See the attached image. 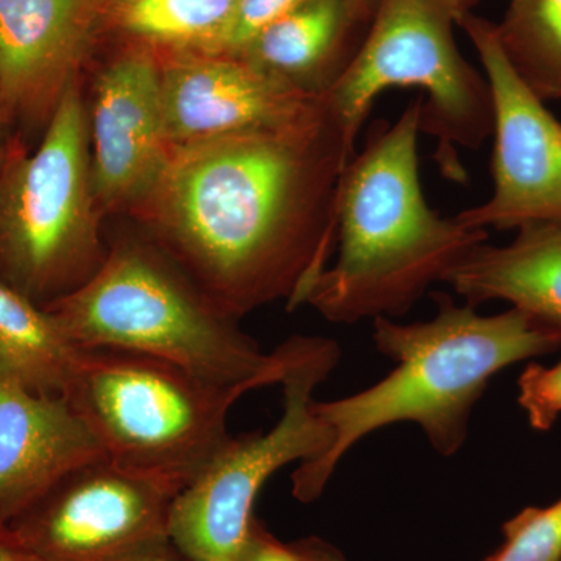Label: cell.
Returning <instances> with one entry per match:
<instances>
[{
	"label": "cell",
	"instance_id": "obj_1",
	"mask_svg": "<svg viewBox=\"0 0 561 561\" xmlns=\"http://www.w3.org/2000/svg\"><path fill=\"white\" fill-rule=\"evenodd\" d=\"M353 158L328 105L297 127L173 146L146 202L164 251L221 312L238 320L279 298L291 309L337 243Z\"/></svg>",
	"mask_w": 561,
	"mask_h": 561
},
{
	"label": "cell",
	"instance_id": "obj_2",
	"mask_svg": "<svg viewBox=\"0 0 561 561\" xmlns=\"http://www.w3.org/2000/svg\"><path fill=\"white\" fill-rule=\"evenodd\" d=\"M437 306L434 319L419 323L375 320L373 342L397 368L359 393L316 401L317 415L330 427L331 446L295 470V500H319L345 454L391 424H416L435 451L454 456L467 440L476 402L497 373L561 350L559 335L518 309L481 316L474 306L456 305L443 294Z\"/></svg>",
	"mask_w": 561,
	"mask_h": 561
},
{
	"label": "cell",
	"instance_id": "obj_3",
	"mask_svg": "<svg viewBox=\"0 0 561 561\" xmlns=\"http://www.w3.org/2000/svg\"><path fill=\"white\" fill-rule=\"evenodd\" d=\"M421 106L415 101L391 125H379L346 165L337 195V261L309 294L334 323L404 316L489 232L445 219L431 208L419 172Z\"/></svg>",
	"mask_w": 561,
	"mask_h": 561
},
{
	"label": "cell",
	"instance_id": "obj_4",
	"mask_svg": "<svg viewBox=\"0 0 561 561\" xmlns=\"http://www.w3.org/2000/svg\"><path fill=\"white\" fill-rule=\"evenodd\" d=\"M80 348L138 351L249 393L280 383L287 342L264 353L164 250L122 241L87 284L47 306Z\"/></svg>",
	"mask_w": 561,
	"mask_h": 561
},
{
	"label": "cell",
	"instance_id": "obj_5",
	"mask_svg": "<svg viewBox=\"0 0 561 561\" xmlns=\"http://www.w3.org/2000/svg\"><path fill=\"white\" fill-rule=\"evenodd\" d=\"M243 394L150 354L92 346L65 400L110 460L179 494L230 442L228 413Z\"/></svg>",
	"mask_w": 561,
	"mask_h": 561
},
{
	"label": "cell",
	"instance_id": "obj_6",
	"mask_svg": "<svg viewBox=\"0 0 561 561\" xmlns=\"http://www.w3.org/2000/svg\"><path fill=\"white\" fill-rule=\"evenodd\" d=\"M465 0H379L359 47L324 94L350 153L373 103L393 88H419L421 131L437 142L434 160L446 179L463 183L460 150H478L493 135V101L485 73L457 47Z\"/></svg>",
	"mask_w": 561,
	"mask_h": 561
},
{
	"label": "cell",
	"instance_id": "obj_7",
	"mask_svg": "<svg viewBox=\"0 0 561 561\" xmlns=\"http://www.w3.org/2000/svg\"><path fill=\"white\" fill-rule=\"evenodd\" d=\"M94 202L90 119L73 80L38 149L10 147L0 171V280L43 309L87 284L108 254Z\"/></svg>",
	"mask_w": 561,
	"mask_h": 561
},
{
	"label": "cell",
	"instance_id": "obj_8",
	"mask_svg": "<svg viewBox=\"0 0 561 561\" xmlns=\"http://www.w3.org/2000/svg\"><path fill=\"white\" fill-rule=\"evenodd\" d=\"M283 415L267 432L232 435L209 467L176 494L169 538L192 561H236L262 486L286 465L319 459L331 431L317 415L313 391L341 359L337 343L295 335L287 341Z\"/></svg>",
	"mask_w": 561,
	"mask_h": 561
},
{
	"label": "cell",
	"instance_id": "obj_9",
	"mask_svg": "<svg viewBox=\"0 0 561 561\" xmlns=\"http://www.w3.org/2000/svg\"><path fill=\"white\" fill-rule=\"evenodd\" d=\"M175 496L102 454L62 474L10 527L39 561H127L168 540Z\"/></svg>",
	"mask_w": 561,
	"mask_h": 561
},
{
	"label": "cell",
	"instance_id": "obj_10",
	"mask_svg": "<svg viewBox=\"0 0 561 561\" xmlns=\"http://www.w3.org/2000/svg\"><path fill=\"white\" fill-rule=\"evenodd\" d=\"M489 80L493 101L494 190L490 201L456 219L468 228L518 230L561 220V122L512 68L496 24L470 10L457 18Z\"/></svg>",
	"mask_w": 561,
	"mask_h": 561
},
{
	"label": "cell",
	"instance_id": "obj_11",
	"mask_svg": "<svg viewBox=\"0 0 561 561\" xmlns=\"http://www.w3.org/2000/svg\"><path fill=\"white\" fill-rule=\"evenodd\" d=\"M162 114L172 146L306 124L327 99L231 55L181 54L161 68Z\"/></svg>",
	"mask_w": 561,
	"mask_h": 561
},
{
	"label": "cell",
	"instance_id": "obj_12",
	"mask_svg": "<svg viewBox=\"0 0 561 561\" xmlns=\"http://www.w3.org/2000/svg\"><path fill=\"white\" fill-rule=\"evenodd\" d=\"M91 180L106 206L149 198L172 151L162 114L161 66L147 50L111 62L95 83Z\"/></svg>",
	"mask_w": 561,
	"mask_h": 561
},
{
	"label": "cell",
	"instance_id": "obj_13",
	"mask_svg": "<svg viewBox=\"0 0 561 561\" xmlns=\"http://www.w3.org/2000/svg\"><path fill=\"white\" fill-rule=\"evenodd\" d=\"M92 0H0V101L7 124L54 113L76 80Z\"/></svg>",
	"mask_w": 561,
	"mask_h": 561
},
{
	"label": "cell",
	"instance_id": "obj_14",
	"mask_svg": "<svg viewBox=\"0 0 561 561\" xmlns=\"http://www.w3.org/2000/svg\"><path fill=\"white\" fill-rule=\"evenodd\" d=\"M102 454L65 398L39 397L0 371V526H10L62 474Z\"/></svg>",
	"mask_w": 561,
	"mask_h": 561
},
{
	"label": "cell",
	"instance_id": "obj_15",
	"mask_svg": "<svg viewBox=\"0 0 561 561\" xmlns=\"http://www.w3.org/2000/svg\"><path fill=\"white\" fill-rule=\"evenodd\" d=\"M445 283L474 308L511 302L561 339V220L523 225L505 245L482 243Z\"/></svg>",
	"mask_w": 561,
	"mask_h": 561
},
{
	"label": "cell",
	"instance_id": "obj_16",
	"mask_svg": "<svg viewBox=\"0 0 561 561\" xmlns=\"http://www.w3.org/2000/svg\"><path fill=\"white\" fill-rule=\"evenodd\" d=\"M367 28L346 0H308L273 22L238 55L251 66L323 98L357 47L354 33Z\"/></svg>",
	"mask_w": 561,
	"mask_h": 561
},
{
	"label": "cell",
	"instance_id": "obj_17",
	"mask_svg": "<svg viewBox=\"0 0 561 561\" xmlns=\"http://www.w3.org/2000/svg\"><path fill=\"white\" fill-rule=\"evenodd\" d=\"M80 350L49 311L0 280V371L39 397L65 398Z\"/></svg>",
	"mask_w": 561,
	"mask_h": 561
},
{
	"label": "cell",
	"instance_id": "obj_18",
	"mask_svg": "<svg viewBox=\"0 0 561 561\" xmlns=\"http://www.w3.org/2000/svg\"><path fill=\"white\" fill-rule=\"evenodd\" d=\"M239 0H108L114 24L183 54H224Z\"/></svg>",
	"mask_w": 561,
	"mask_h": 561
},
{
	"label": "cell",
	"instance_id": "obj_19",
	"mask_svg": "<svg viewBox=\"0 0 561 561\" xmlns=\"http://www.w3.org/2000/svg\"><path fill=\"white\" fill-rule=\"evenodd\" d=\"M496 33L524 83L541 101H561V0H511Z\"/></svg>",
	"mask_w": 561,
	"mask_h": 561
},
{
	"label": "cell",
	"instance_id": "obj_20",
	"mask_svg": "<svg viewBox=\"0 0 561 561\" xmlns=\"http://www.w3.org/2000/svg\"><path fill=\"white\" fill-rule=\"evenodd\" d=\"M504 542L485 561H561V497L527 507L502 527Z\"/></svg>",
	"mask_w": 561,
	"mask_h": 561
},
{
	"label": "cell",
	"instance_id": "obj_21",
	"mask_svg": "<svg viewBox=\"0 0 561 561\" xmlns=\"http://www.w3.org/2000/svg\"><path fill=\"white\" fill-rule=\"evenodd\" d=\"M341 551L317 537L280 541L256 515L236 561H334Z\"/></svg>",
	"mask_w": 561,
	"mask_h": 561
},
{
	"label": "cell",
	"instance_id": "obj_22",
	"mask_svg": "<svg viewBox=\"0 0 561 561\" xmlns=\"http://www.w3.org/2000/svg\"><path fill=\"white\" fill-rule=\"evenodd\" d=\"M518 402L535 431H551L561 416V360L552 367L530 362L518 379Z\"/></svg>",
	"mask_w": 561,
	"mask_h": 561
},
{
	"label": "cell",
	"instance_id": "obj_23",
	"mask_svg": "<svg viewBox=\"0 0 561 561\" xmlns=\"http://www.w3.org/2000/svg\"><path fill=\"white\" fill-rule=\"evenodd\" d=\"M306 2L308 0H239L221 55L238 57L268 25Z\"/></svg>",
	"mask_w": 561,
	"mask_h": 561
},
{
	"label": "cell",
	"instance_id": "obj_24",
	"mask_svg": "<svg viewBox=\"0 0 561 561\" xmlns=\"http://www.w3.org/2000/svg\"><path fill=\"white\" fill-rule=\"evenodd\" d=\"M0 561H39L10 526H0Z\"/></svg>",
	"mask_w": 561,
	"mask_h": 561
},
{
	"label": "cell",
	"instance_id": "obj_25",
	"mask_svg": "<svg viewBox=\"0 0 561 561\" xmlns=\"http://www.w3.org/2000/svg\"><path fill=\"white\" fill-rule=\"evenodd\" d=\"M127 561H192L179 546L168 538V540L150 546L146 551L136 553Z\"/></svg>",
	"mask_w": 561,
	"mask_h": 561
},
{
	"label": "cell",
	"instance_id": "obj_26",
	"mask_svg": "<svg viewBox=\"0 0 561 561\" xmlns=\"http://www.w3.org/2000/svg\"><path fill=\"white\" fill-rule=\"evenodd\" d=\"M346 2H348L353 13L356 14L357 20L368 27L379 0H346Z\"/></svg>",
	"mask_w": 561,
	"mask_h": 561
},
{
	"label": "cell",
	"instance_id": "obj_27",
	"mask_svg": "<svg viewBox=\"0 0 561 561\" xmlns=\"http://www.w3.org/2000/svg\"><path fill=\"white\" fill-rule=\"evenodd\" d=\"M10 147L0 144V171H2L3 164H5L7 158H9Z\"/></svg>",
	"mask_w": 561,
	"mask_h": 561
},
{
	"label": "cell",
	"instance_id": "obj_28",
	"mask_svg": "<svg viewBox=\"0 0 561 561\" xmlns=\"http://www.w3.org/2000/svg\"><path fill=\"white\" fill-rule=\"evenodd\" d=\"M7 125L9 124H7L5 114H3L2 101H0V135L5 130Z\"/></svg>",
	"mask_w": 561,
	"mask_h": 561
},
{
	"label": "cell",
	"instance_id": "obj_29",
	"mask_svg": "<svg viewBox=\"0 0 561 561\" xmlns=\"http://www.w3.org/2000/svg\"><path fill=\"white\" fill-rule=\"evenodd\" d=\"M334 561H345V557H343L341 553V556H339Z\"/></svg>",
	"mask_w": 561,
	"mask_h": 561
},
{
	"label": "cell",
	"instance_id": "obj_30",
	"mask_svg": "<svg viewBox=\"0 0 561 561\" xmlns=\"http://www.w3.org/2000/svg\"><path fill=\"white\" fill-rule=\"evenodd\" d=\"M465 2H467V3H468V5H470V7H471V5H472V2H474V0H465Z\"/></svg>",
	"mask_w": 561,
	"mask_h": 561
}]
</instances>
